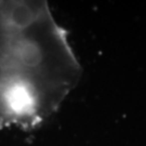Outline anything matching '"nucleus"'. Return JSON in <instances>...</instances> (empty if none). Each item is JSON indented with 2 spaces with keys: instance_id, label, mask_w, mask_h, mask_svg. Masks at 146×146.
Wrapping results in <instances>:
<instances>
[{
  "instance_id": "nucleus-2",
  "label": "nucleus",
  "mask_w": 146,
  "mask_h": 146,
  "mask_svg": "<svg viewBox=\"0 0 146 146\" xmlns=\"http://www.w3.org/2000/svg\"><path fill=\"white\" fill-rule=\"evenodd\" d=\"M0 80H1V73H0Z\"/></svg>"
},
{
  "instance_id": "nucleus-1",
  "label": "nucleus",
  "mask_w": 146,
  "mask_h": 146,
  "mask_svg": "<svg viewBox=\"0 0 146 146\" xmlns=\"http://www.w3.org/2000/svg\"><path fill=\"white\" fill-rule=\"evenodd\" d=\"M0 73L34 87L53 113L78 84L80 63L44 1H0Z\"/></svg>"
}]
</instances>
